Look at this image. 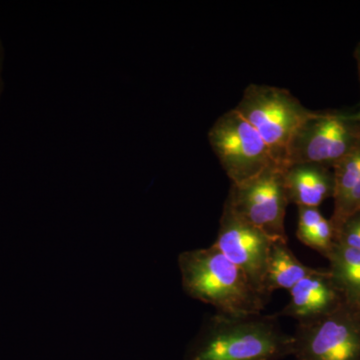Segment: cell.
Instances as JSON below:
<instances>
[{
	"label": "cell",
	"instance_id": "6da1fadb",
	"mask_svg": "<svg viewBox=\"0 0 360 360\" xmlns=\"http://www.w3.org/2000/svg\"><path fill=\"white\" fill-rule=\"evenodd\" d=\"M292 354L293 336L276 315L217 312L203 322L186 360H283Z\"/></svg>",
	"mask_w": 360,
	"mask_h": 360
},
{
	"label": "cell",
	"instance_id": "7a4b0ae2",
	"mask_svg": "<svg viewBox=\"0 0 360 360\" xmlns=\"http://www.w3.org/2000/svg\"><path fill=\"white\" fill-rule=\"evenodd\" d=\"M179 267L184 292L212 305L217 314H259L269 300L245 271L213 245L180 253Z\"/></svg>",
	"mask_w": 360,
	"mask_h": 360
},
{
	"label": "cell",
	"instance_id": "3957f363",
	"mask_svg": "<svg viewBox=\"0 0 360 360\" xmlns=\"http://www.w3.org/2000/svg\"><path fill=\"white\" fill-rule=\"evenodd\" d=\"M236 110L255 127L274 162L283 167L291 141L314 112L288 90L265 84L248 85Z\"/></svg>",
	"mask_w": 360,
	"mask_h": 360
},
{
	"label": "cell",
	"instance_id": "277c9868",
	"mask_svg": "<svg viewBox=\"0 0 360 360\" xmlns=\"http://www.w3.org/2000/svg\"><path fill=\"white\" fill-rule=\"evenodd\" d=\"M359 148L360 122L354 115L314 111L291 141L284 167L314 163L333 168Z\"/></svg>",
	"mask_w": 360,
	"mask_h": 360
},
{
	"label": "cell",
	"instance_id": "5b68a950",
	"mask_svg": "<svg viewBox=\"0 0 360 360\" xmlns=\"http://www.w3.org/2000/svg\"><path fill=\"white\" fill-rule=\"evenodd\" d=\"M290 205L284 186L283 167L272 163L257 176L231 184L224 206L274 239L288 241L286 208Z\"/></svg>",
	"mask_w": 360,
	"mask_h": 360
},
{
	"label": "cell",
	"instance_id": "8992f818",
	"mask_svg": "<svg viewBox=\"0 0 360 360\" xmlns=\"http://www.w3.org/2000/svg\"><path fill=\"white\" fill-rule=\"evenodd\" d=\"M208 141L231 184L252 179L276 163L262 137L236 108L215 122Z\"/></svg>",
	"mask_w": 360,
	"mask_h": 360
},
{
	"label": "cell",
	"instance_id": "52a82bcc",
	"mask_svg": "<svg viewBox=\"0 0 360 360\" xmlns=\"http://www.w3.org/2000/svg\"><path fill=\"white\" fill-rule=\"evenodd\" d=\"M292 336V356L297 360H360V310L342 305L297 323Z\"/></svg>",
	"mask_w": 360,
	"mask_h": 360
},
{
	"label": "cell",
	"instance_id": "ba28073f",
	"mask_svg": "<svg viewBox=\"0 0 360 360\" xmlns=\"http://www.w3.org/2000/svg\"><path fill=\"white\" fill-rule=\"evenodd\" d=\"M274 241L224 206L219 233L213 245L243 270L255 288L269 298L264 291V279Z\"/></svg>",
	"mask_w": 360,
	"mask_h": 360
},
{
	"label": "cell",
	"instance_id": "9c48e42d",
	"mask_svg": "<svg viewBox=\"0 0 360 360\" xmlns=\"http://www.w3.org/2000/svg\"><path fill=\"white\" fill-rule=\"evenodd\" d=\"M290 295V302L278 315L295 319L297 323L319 319L345 304L328 269H314L291 288Z\"/></svg>",
	"mask_w": 360,
	"mask_h": 360
},
{
	"label": "cell",
	"instance_id": "30bf717a",
	"mask_svg": "<svg viewBox=\"0 0 360 360\" xmlns=\"http://www.w3.org/2000/svg\"><path fill=\"white\" fill-rule=\"evenodd\" d=\"M284 186L290 203L297 207L319 208L333 198L335 176L330 167L314 163H292L283 167Z\"/></svg>",
	"mask_w": 360,
	"mask_h": 360
},
{
	"label": "cell",
	"instance_id": "8fae6325",
	"mask_svg": "<svg viewBox=\"0 0 360 360\" xmlns=\"http://www.w3.org/2000/svg\"><path fill=\"white\" fill-rule=\"evenodd\" d=\"M314 269L302 264L293 255L288 241L276 240L272 245L264 279V291L270 296L276 290L290 291Z\"/></svg>",
	"mask_w": 360,
	"mask_h": 360
},
{
	"label": "cell",
	"instance_id": "7c38bea8",
	"mask_svg": "<svg viewBox=\"0 0 360 360\" xmlns=\"http://www.w3.org/2000/svg\"><path fill=\"white\" fill-rule=\"evenodd\" d=\"M326 257L345 304L360 310V251L335 243Z\"/></svg>",
	"mask_w": 360,
	"mask_h": 360
},
{
	"label": "cell",
	"instance_id": "4fadbf2b",
	"mask_svg": "<svg viewBox=\"0 0 360 360\" xmlns=\"http://www.w3.org/2000/svg\"><path fill=\"white\" fill-rule=\"evenodd\" d=\"M324 219L319 208L298 207V224L296 236L307 246H309L317 226Z\"/></svg>",
	"mask_w": 360,
	"mask_h": 360
},
{
	"label": "cell",
	"instance_id": "5bb4252c",
	"mask_svg": "<svg viewBox=\"0 0 360 360\" xmlns=\"http://www.w3.org/2000/svg\"><path fill=\"white\" fill-rule=\"evenodd\" d=\"M335 243L360 251V212L345 220L335 231Z\"/></svg>",
	"mask_w": 360,
	"mask_h": 360
},
{
	"label": "cell",
	"instance_id": "9a60e30c",
	"mask_svg": "<svg viewBox=\"0 0 360 360\" xmlns=\"http://www.w3.org/2000/svg\"><path fill=\"white\" fill-rule=\"evenodd\" d=\"M4 51L2 47L1 40H0V96L4 89V80H2V68H4Z\"/></svg>",
	"mask_w": 360,
	"mask_h": 360
},
{
	"label": "cell",
	"instance_id": "2e32d148",
	"mask_svg": "<svg viewBox=\"0 0 360 360\" xmlns=\"http://www.w3.org/2000/svg\"><path fill=\"white\" fill-rule=\"evenodd\" d=\"M354 58L355 59H356L357 70H359V75L360 80V44L357 45L356 49H355Z\"/></svg>",
	"mask_w": 360,
	"mask_h": 360
},
{
	"label": "cell",
	"instance_id": "e0dca14e",
	"mask_svg": "<svg viewBox=\"0 0 360 360\" xmlns=\"http://www.w3.org/2000/svg\"><path fill=\"white\" fill-rule=\"evenodd\" d=\"M354 115V117L356 118L357 120H359V122H360V111L359 113H355Z\"/></svg>",
	"mask_w": 360,
	"mask_h": 360
}]
</instances>
